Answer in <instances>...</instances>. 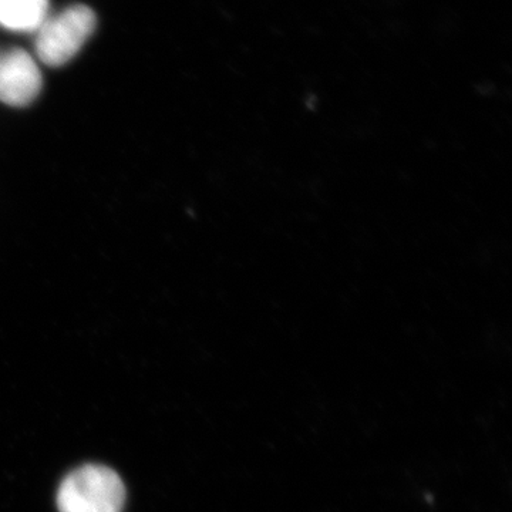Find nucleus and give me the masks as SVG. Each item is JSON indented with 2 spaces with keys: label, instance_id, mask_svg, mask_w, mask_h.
Instances as JSON below:
<instances>
[{
  "label": "nucleus",
  "instance_id": "f257e3e1",
  "mask_svg": "<svg viewBox=\"0 0 512 512\" xmlns=\"http://www.w3.org/2000/svg\"><path fill=\"white\" fill-rule=\"evenodd\" d=\"M126 488L116 471L89 464L64 478L57 493L59 512H121Z\"/></svg>",
  "mask_w": 512,
  "mask_h": 512
},
{
  "label": "nucleus",
  "instance_id": "f03ea898",
  "mask_svg": "<svg viewBox=\"0 0 512 512\" xmlns=\"http://www.w3.org/2000/svg\"><path fill=\"white\" fill-rule=\"evenodd\" d=\"M92 9L76 5L59 15L47 18L36 30V53L40 62L59 67L69 63L96 29Z\"/></svg>",
  "mask_w": 512,
  "mask_h": 512
},
{
  "label": "nucleus",
  "instance_id": "7ed1b4c3",
  "mask_svg": "<svg viewBox=\"0 0 512 512\" xmlns=\"http://www.w3.org/2000/svg\"><path fill=\"white\" fill-rule=\"evenodd\" d=\"M42 73L28 52L13 49L0 56V101L25 107L39 96Z\"/></svg>",
  "mask_w": 512,
  "mask_h": 512
},
{
  "label": "nucleus",
  "instance_id": "20e7f679",
  "mask_svg": "<svg viewBox=\"0 0 512 512\" xmlns=\"http://www.w3.org/2000/svg\"><path fill=\"white\" fill-rule=\"evenodd\" d=\"M47 12L49 0H0V26L13 32H36Z\"/></svg>",
  "mask_w": 512,
  "mask_h": 512
}]
</instances>
